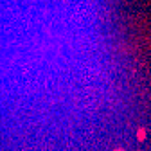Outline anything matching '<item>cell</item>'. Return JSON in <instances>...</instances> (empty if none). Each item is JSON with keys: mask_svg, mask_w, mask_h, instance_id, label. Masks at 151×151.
Returning <instances> with one entry per match:
<instances>
[{"mask_svg": "<svg viewBox=\"0 0 151 151\" xmlns=\"http://www.w3.org/2000/svg\"><path fill=\"white\" fill-rule=\"evenodd\" d=\"M115 151H122V149H115Z\"/></svg>", "mask_w": 151, "mask_h": 151, "instance_id": "6da1fadb", "label": "cell"}]
</instances>
